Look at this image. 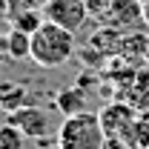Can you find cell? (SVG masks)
Returning a JSON list of instances; mask_svg holds the SVG:
<instances>
[{
	"label": "cell",
	"mask_w": 149,
	"mask_h": 149,
	"mask_svg": "<svg viewBox=\"0 0 149 149\" xmlns=\"http://www.w3.org/2000/svg\"><path fill=\"white\" fill-rule=\"evenodd\" d=\"M57 143L63 149H103L106 129L100 123V115L86 109L77 115H69L57 129Z\"/></svg>",
	"instance_id": "7a4b0ae2"
},
{
	"label": "cell",
	"mask_w": 149,
	"mask_h": 149,
	"mask_svg": "<svg viewBox=\"0 0 149 149\" xmlns=\"http://www.w3.org/2000/svg\"><path fill=\"white\" fill-rule=\"evenodd\" d=\"M26 135L15 126V123H0V149H23Z\"/></svg>",
	"instance_id": "4fadbf2b"
},
{
	"label": "cell",
	"mask_w": 149,
	"mask_h": 149,
	"mask_svg": "<svg viewBox=\"0 0 149 149\" xmlns=\"http://www.w3.org/2000/svg\"><path fill=\"white\" fill-rule=\"evenodd\" d=\"M97 115H100V123L106 129V138H112V135H120L123 138L126 129L135 123V112L126 103H109V106H103Z\"/></svg>",
	"instance_id": "8992f818"
},
{
	"label": "cell",
	"mask_w": 149,
	"mask_h": 149,
	"mask_svg": "<svg viewBox=\"0 0 149 149\" xmlns=\"http://www.w3.org/2000/svg\"><path fill=\"white\" fill-rule=\"evenodd\" d=\"M6 55L15 57V60H23V57L32 55V35L29 32H20L12 26V32L6 35Z\"/></svg>",
	"instance_id": "30bf717a"
},
{
	"label": "cell",
	"mask_w": 149,
	"mask_h": 149,
	"mask_svg": "<svg viewBox=\"0 0 149 149\" xmlns=\"http://www.w3.org/2000/svg\"><path fill=\"white\" fill-rule=\"evenodd\" d=\"M43 15L37 12V9H32V6H26V9H20V12H15L12 15V26L15 29H20V32H29V35H35L37 29L43 26Z\"/></svg>",
	"instance_id": "8fae6325"
},
{
	"label": "cell",
	"mask_w": 149,
	"mask_h": 149,
	"mask_svg": "<svg viewBox=\"0 0 149 149\" xmlns=\"http://www.w3.org/2000/svg\"><path fill=\"white\" fill-rule=\"evenodd\" d=\"M0 12H3V9H0Z\"/></svg>",
	"instance_id": "ffe728a7"
},
{
	"label": "cell",
	"mask_w": 149,
	"mask_h": 149,
	"mask_svg": "<svg viewBox=\"0 0 149 149\" xmlns=\"http://www.w3.org/2000/svg\"><path fill=\"white\" fill-rule=\"evenodd\" d=\"M74 55V32L43 20V26L32 35V60L40 69H57Z\"/></svg>",
	"instance_id": "6da1fadb"
},
{
	"label": "cell",
	"mask_w": 149,
	"mask_h": 149,
	"mask_svg": "<svg viewBox=\"0 0 149 149\" xmlns=\"http://www.w3.org/2000/svg\"><path fill=\"white\" fill-rule=\"evenodd\" d=\"M40 149H63V146H60V143H57V141H55V143H46V141H43V138H40Z\"/></svg>",
	"instance_id": "e0dca14e"
},
{
	"label": "cell",
	"mask_w": 149,
	"mask_h": 149,
	"mask_svg": "<svg viewBox=\"0 0 149 149\" xmlns=\"http://www.w3.org/2000/svg\"><path fill=\"white\" fill-rule=\"evenodd\" d=\"M103 149H129V141H126V138H120V135H112V138H106Z\"/></svg>",
	"instance_id": "9a60e30c"
},
{
	"label": "cell",
	"mask_w": 149,
	"mask_h": 149,
	"mask_svg": "<svg viewBox=\"0 0 149 149\" xmlns=\"http://www.w3.org/2000/svg\"><path fill=\"white\" fill-rule=\"evenodd\" d=\"M146 57H149V43H146Z\"/></svg>",
	"instance_id": "d6986e66"
},
{
	"label": "cell",
	"mask_w": 149,
	"mask_h": 149,
	"mask_svg": "<svg viewBox=\"0 0 149 149\" xmlns=\"http://www.w3.org/2000/svg\"><path fill=\"white\" fill-rule=\"evenodd\" d=\"M9 123H15L26 138H32V141H40V138H46L49 129H52V120H49V115L43 109H37V106H23V109L12 112L9 118H6Z\"/></svg>",
	"instance_id": "5b68a950"
},
{
	"label": "cell",
	"mask_w": 149,
	"mask_h": 149,
	"mask_svg": "<svg viewBox=\"0 0 149 149\" xmlns=\"http://www.w3.org/2000/svg\"><path fill=\"white\" fill-rule=\"evenodd\" d=\"M109 3H112V0H86V6H89V15H95V17L100 20V15L109 9Z\"/></svg>",
	"instance_id": "5bb4252c"
},
{
	"label": "cell",
	"mask_w": 149,
	"mask_h": 149,
	"mask_svg": "<svg viewBox=\"0 0 149 149\" xmlns=\"http://www.w3.org/2000/svg\"><path fill=\"white\" fill-rule=\"evenodd\" d=\"M146 43L149 37L138 32H123V43H120V55L123 57H135V55H146Z\"/></svg>",
	"instance_id": "7c38bea8"
},
{
	"label": "cell",
	"mask_w": 149,
	"mask_h": 149,
	"mask_svg": "<svg viewBox=\"0 0 149 149\" xmlns=\"http://www.w3.org/2000/svg\"><path fill=\"white\" fill-rule=\"evenodd\" d=\"M120 43H123V32L112 29V26H106V23H103V26L92 35V40H89V46L97 49V52H103V55L120 52Z\"/></svg>",
	"instance_id": "9c48e42d"
},
{
	"label": "cell",
	"mask_w": 149,
	"mask_h": 149,
	"mask_svg": "<svg viewBox=\"0 0 149 149\" xmlns=\"http://www.w3.org/2000/svg\"><path fill=\"white\" fill-rule=\"evenodd\" d=\"M23 6H32V9H37V6H46L49 0H20Z\"/></svg>",
	"instance_id": "2e32d148"
},
{
	"label": "cell",
	"mask_w": 149,
	"mask_h": 149,
	"mask_svg": "<svg viewBox=\"0 0 149 149\" xmlns=\"http://www.w3.org/2000/svg\"><path fill=\"white\" fill-rule=\"evenodd\" d=\"M26 86H20L15 80H0V112H6V115H12V112H17L26 106Z\"/></svg>",
	"instance_id": "52a82bcc"
},
{
	"label": "cell",
	"mask_w": 149,
	"mask_h": 149,
	"mask_svg": "<svg viewBox=\"0 0 149 149\" xmlns=\"http://www.w3.org/2000/svg\"><path fill=\"white\" fill-rule=\"evenodd\" d=\"M143 3V17H146V26H149V0H141Z\"/></svg>",
	"instance_id": "ac0fdd59"
},
{
	"label": "cell",
	"mask_w": 149,
	"mask_h": 149,
	"mask_svg": "<svg viewBox=\"0 0 149 149\" xmlns=\"http://www.w3.org/2000/svg\"><path fill=\"white\" fill-rule=\"evenodd\" d=\"M55 106L66 118L69 115H77V112L86 109V92H83V86H69V89H60L55 97Z\"/></svg>",
	"instance_id": "ba28073f"
},
{
	"label": "cell",
	"mask_w": 149,
	"mask_h": 149,
	"mask_svg": "<svg viewBox=\"0 0 149 149\" xmlns=\"http://www.w3.org/2000/svg\"><path fill=\"white\" fill-rule=\"evenodd\" d=\"M100 23H106L118 32H138L146 26L143 3L141 0H112L109 9L100 15Z\"/></svg>",
	"instance_id": "3957f363"
},
{
	"label": "cell",
	"mask_w": 149,
	"mask_h": 149,
	"mask_svg": "<svg viewBox=\"0 0 149 149\" xmlns=\"http://www.w3.org/2000/svg\"><path fill=\"white\" fill-rule=\"evenodd\" d=\"M43 17L77 35L89 17V6H86V0H49L43 6Z\"/></svg>",
	"instance_id": "277c9868"
}]
</instances>
